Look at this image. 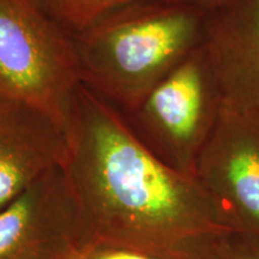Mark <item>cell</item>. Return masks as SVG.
<instances>
[{
    "label": "cell",
    "mask_w": 259,
    "mask_h": 259,
    "mask_svg": "<svg viewBox=\"0 0 259 259\" xmlns=\"http://www.w3.org/2000/svg\"><path fill=\"white\" fill-rule=\"evenodd\" d=\"M63 169L94 240L157 259H205L234 232L198 180L155 156L124 115L78 87Z\"/></svg>",
    "instance_id": "6da1fadb"
},
{
    "label": "cell",
    "mask_w": 259,
    "mask_h": 259,
    "mask_svg": "<svg viewBox=\"0 0 259 259\" xmlns=\"http://www.w3.org/2000/svg\"><path fill=\"white\" fill-rule=\"evenodd\" d=\"M198 3L142 2L115 9L73 35L80 84L122 114L203 45Z\"/></svg>",
    "instance_id": "7a4b0ae2"
},
{
    "label": "cell",
    "mask_w": 259,
    "mask_h": 259,
    "mask_svg": "<svg viewBox=\"0 0 259 259\" xmlns=\"http://www.w3.org/2000/svg\"><path fill=\"white\" fill-rule=\"evenodd\" d=\"M79 85L73 35L36 0H0V99L34 107L66 135Z\"/></svg>",
    "instance_id": "3957f363"
},
{
    "label": "cell",
    "mask_w": 259,
    "mask_h": 259,
    "mask_svg": "<svg viewBox=\"0 0 259 259\" xmlns=\"http://www.w3.org/2000/svg\"><path fill=\"white\" fill-rule=\"evenodd\" d=\"M222 101L202 45L155 85L134 111L122 115L155 156L174 170L194 178Z\"/></svg>",
    "instance_id": "277c9868"
},
{
    "label": "cell",
    "mask_w": 259,
    "mask_h": 259,
    "mask_svg": "<svg viewBox=\"0 0 259 259\" xmlns=\"http://www.w3.org/2000/svg\"><path fill=\"white\" fill-rule=\"evenodd\" d=\"M194 178L233 231L259 242V112L222 101Z\"/></svg>",
    "instance_id": "5b68a950"
},
{
    "label": "cell",
    "mask_w": 259,
    "mask_h": 259,
    "mask_svg": "<svg viewBox=\"0 0 259 259\" xmlns=\"http://www.w3.org/2000/svg\"><path fill=\"white\" fill-rule=\"evenodd\" d=\"M93 240L63 167L0 209V259H69Z\"/></svg>",
    "instance_id": "8992f818"
},
{
    "label": "cell",
    "mask_w": 259,
    "mask_h": 259,
    "mask_svg": "<svg viewBox=\"0 0 259 259\" xmlns=\"http://www.w3.org/2000/svg\"><path fill=\"white\" fill-rule=\"evenodd\" d=\"M203 46L223 101L259 112V0L205 10Z\"/></svg>",
    "instance_id": "52a82bcc"
},
{
    "label": "cell",
    "mask_w": 259,
    "mask_h": 259,
    "mask_svg": "<svg viewBox=\"0 0 259 259\" xmlns=\"http://www.w3.org/2000/svg\"><path fill=\"white\" fill-rule=\"evenodd\" d=\"M69 153L65 132L46 114L0 99V209L54 168Z\"/></svg>",
    "instance_id": "ba28073f"
},
{
    "label": "cell",
    "mask_w": 259,
    "mask_h": 259,
    "mask_svg": "<svg viewBox=\"0 0 259 259\" xmlns=\"http://www.w3.org/2000/svg\"><path fill=\"white\" fill-rule=\"evenodd\" d=\"M60 27L74 35L97 18L122 6L142 2L198 3L199 0H36Z\"/></svg>",
    "instance_id": "9c48e42d"
},
{
    "label": "cell",
    "mask_w": 259,
    "mask_h": 259,
    "mask_svg": "<svg viewBox=\"0 0 259 259\" xmlns=\"http://www.w3.org/2000/svg\"><path fill=\"white\" fill-rule=\"evenodd\" d=\"M205 259H259V242L231 232L213 245Z\"/></svg>",
    "instance_id": "30bf717a"
},
{
    "label": "cell",
    "mask_w": 259,
    "mask_h": 259,
    "mask_svg": "<svg viewBox=\"0 0 259 259\" xmlns=\"http://www.w3.org/2000/svg\"><path fill=\"white\" fill-rule=\"evenodd\" d=\"M69 259H157L143 252L103 240H93Z\"/></svg>",
    "instance_id": "8fae6325"
},
{
    "label": "cell",
    "mask_w": 259,
    "mask_h": 259,
    "mask_svg": "<svg viewBox=\"0 0 259 259\" xmlns=\"http://www.w3.org/2000/svg\"><path fill=\"white\" fill-rule=\"evenodd\" d=\"M229 2V0H199L198 4L205 10H211L218 8V6L225 4V3Z\"/></svg>",
    "instance_id": "7c38bea8"
}]
</instances>
